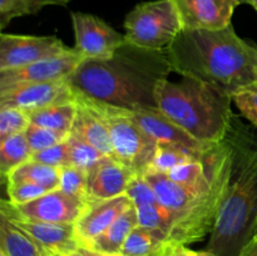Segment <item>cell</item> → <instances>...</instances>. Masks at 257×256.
Returning a JSON list of instances; mask_svg holds the SVG:
<instances>
[{"label": "cell", "mask_w": 257, "mask_h": 256, "mask_svg": "<svg viewBox=\"0 0 257 256\" xmlns=\"http://www.w3.org/2000/svg\"><path fill=\"white\" fill-rule=\"evenodd\" d=\"M166 50L130 42L105 60H83L69 83L78 93L128 110L158 109L157 88L172 73Z\"/></svg>", "instance_id": "1"}, {"label": "cell", "mask_w": 257, "mask_h": 256, "mask_svg": "<svg viewBox=\"0 0 257 256\" xmlns=\"http://www.w3.org/2000/svg\"><path fill=\"white\" fill-rule=\"evenodd\" d=\"M166 52L173 72L230 97L257 83V47L238 37L232 24L220 30L183 29Z\"/></svg>", "instance_id": "2"}, {"label": "cell", "mask_w": 257, "mask_h": 256, "mask_svg": "<svg viewBox=\"0 0 257 256\" xmlns=\"http://www.w3.org/2000/svg\"><path fill=\"white\" fill-rule=\"evenodd\" d=\"M231 172L206 250L241 256L257 237V128L233 113L227 131Z\"/></svg>", "instance_id": "3"}, {"label": "cell", "mask_w": 257, "mask_h": 256, "mask_svg": "<svg viewBox=\"0 0 257 256\" xmlns=\"http://www.w3.org/2000/svg\"><path fill=\"white\" fill-rule=\"evenodd\" d=\"M208 178L198 187H186L173 182L166 173L147 172L160 202L175 215V226L170 233L172 243L188 245L202 240L212 232L218 210L227 190L231 172V147L225 136L203 156Z\"/></svg>", "instance_id": "4"}, {"label": "cell", "mask_w": 257, "mask_h": 256, "mask_svg": "<svg viewBox=\"0 0 257 256\" xmlns=\"http://www.w3.org/2000/svg\"><path fill=\"white\" fill-rule=\"evenodd\" d=\"M156 98L158 110L200 142L216 145L227 135L232 97L216 88L182 77L180 82L161 83Z\"/></svg>", "instance_id": "5"}, {"label": "cell", "mask_w": 257, "mask_h": 256, "mask_svg": "<svg viewBox=\"0 0 257 256\" xmlns=\"http://www.w3.org/2000/svg\"><path fill=\"white\" fill-rule=\"evenodd\" d=\"M85 98L104 120L117 160L138 176L147 173L155 160L158 143L128 115L127 109L99 102L87 95Z\"/></svg>", "instance_id": "6"}, {"label": "cell", "mask_w": 257, "mask_h": 256, "mask_svg": "<svg viewBox=\"0 0 257 256\" xmlns=\"http://www.w3.org/2000/svg\"><path fill=\"white\" fill-rule=\"evenodd\" d=\"M125 39L140 48L167 50L183 30L173 0H153L137 4L124 19Z\"/></svg>", "instance_id": "7"}, {"label": "cell", "mask_w": 257, "mask_h": 256, "mask_svg": "<svg viewBox=\"0 0 257 256\" xmlns=\"http://www.w3.org/2000/svg\"><path fill=\"white\" fill-rule=\"evenodd\" d=\"M74 49L85 60H105L127 42L124 34L113 29L100 18L88 13H72Z\"/></svg>", "instance_id": "8"}, {"label": "cell", "mask_w": 257, "mask_h": 256, "mask_svg": "<svg viewBox=\"0 0 257 256\" xmlns=\"http://www.w3.org/2000/svg\"><path fill=\"white\" fill-rule=\"evenodd\" d=\"M90 202L64 192L60 188L49 191L30 202L14 205L3 198L0 206L9 208L25 218L52 223H72L74 225L85 212Z\"/></svg>", "instance_id": "9"}, {"label": "cell", "mask_w": 257, "mask_h": 256, "mask_svg": "<svg viewBox=\"0 0 257 256\" xmlns=\"http://www.w3.org/2000/svg\"><path fill=\"white\" fill-rule=\"evenodd\" d=\"M70 48L57 37L0 35V72L22 68L32 63L64 54Z\"/></svg>", "instance_id": "10"}, {"label": "cell", "mask_w": 257, "mask_h": 256, "mask_svg": "<svg viewBox=\"0 0 257 256\" xmlns=\"http://www.w3.org/2000/svg\"><path fill=\"white\" fill-rule=\"evenodd\" d=\"M74 99L75 92L69 79L0 88V107L19 108L27 113Z\"/></svg>", "instance_id": "11"}, {"label": "cell", "mask_w": 257, "mask_h": 256, "mask_svg": "<svg viewBox=\"0 0 257 256\" xmlns=\"http://www.w3.org/2000/svg\"><path fill=\"white\" fill-rule=\"evenodd\" d=\"M85 60L74 48L64 54L47 58L25 67L0 72V88L27 83H44L69 79L80 63Z\"/></svg>", "instance_id": "12"}, {"label": "cell", "mask_w": 257, "mask_h": 256, "mask_svg": "<svg viewBox=\"0 0 257 256\" xmlns=\"http://www.w3.org/2000/svg\"><path fill=\"white\" fill-rule=\"evenodd\" d=\"M0 215L5 216L10 222L24 231L45 252L65 256L82 245L77 237L74 225L72 223H52L30 220L17 215L4 206H0Z\"/></svg>", "instance_id": "13"}, {"label": "cell", "mask_w": 257, "mask_h": 256, "mask_svg": "<svg viewBox=\"0 0 257 256\" xmlns=\"http://www.w3.org/2000/svg\"><path fill=\"white\" fill-rule=\"evenodd\" d=\"M183 29L220 30L231 25L237 0H173Z\"/></svg>", "instance_id": "14"}, {"label": "cell", "mask_w": 257, "mask_h": 256, "mask_svg": "<svg viewBox=\"0 0 257 256\" xmlns=\"http://www.w3.org/2000/svg\"><path fill=\"white\" fill-rule=\"evenodd\" d=\"M127 113L158 145L182 147L198 155H205L213 146L193 138L158 109H127Z\"/></svg>", "instance_id": "15"}, {"label": "cell", "mask_w": 257, "mask_h": 256, "mask_svg": "<svg viewBox=\"0 0 257 256\" xmlns=\"http://www.w3.org/2000/svg\"><path fill=\"white\" fill-rule=\"evenodd\" d=\"M136 176L119 161L104 157L88 172V198L95 202L125 195Z\"/></svg>", "instance_id": "16"}, {"label": "cell", "mask_w": 257, "mask_h": 256, "mask_svg": "<svg viewBox=\"0 0 257 256\" xmlns=\"http://www.w3.org/2000/svg\"><path fill=\"white\" fill-rule=\"evenodd\" d=\"M132 206L135 205L127 195L90 202L85 212L74 223L78 240L82 245L88 246L94 238L102 235L118 216Z\"/></svg>", "instance_id": "17"}, {"label": "cell", "mask_w": 257, "mask_h": 256, "mask_svg": "<svg viewBox=\"0 0 257 256\" xmlns=\"http://www.w3.org/2000/svg\"><path fill=\"white\" fill-rule=\"evenodd\" d=\"M75 103H77V113L70 130V135L92 145L107 157L117 160L110 135L104 120L95 112L94 108L89 104L85 95H83L82 93L75 92Z\"/></svg>", "instance_id": "18"}, {"label": "cell", "mask_w": 257, "mask_h": 256, "mask_svg": "<svg viewBox=\"0 0 257 256\" xmlns=\"http://www.w3.org/2000/svg\"><path fill=\"white\" fill-rule=\"evenodd\" d=\"M137 226L138 213L135 206H132L118 216L117 220L88 246L107 255L119 256L125 240Z\"/></svg>", "instance_id": "19"}, {"label": "cell", "mask_w": 257, "mask_h": 256, "mask_svg": "<svg viewBox=\"0 0 257 256\" xmlns=\"http://www.w3.org/2000/svg\"><path fill=\"white\" fill-rule=\"evenodd\" d=\"M171 243L165 231L138 225L125 240L119 256H163Z\"/></svg>", "instance_id": "20"}, {"label": "cell", "mask_w": 257, "mask_h": 256, "mask_svg": "<svg viewBox=\"0 0 257 256\" xmlns=\"http://www.w3.org/2000/svg\"><path fill=\"white\" fill-rule=\"evenodd\" d=\"M0 252L4 256H44L47 253L3 215H0Z\"/></svg>", "instance_id": "21"}, {"label": "cell", "mask_w": 257, "mask_h": 256, "mask_svg": "<svg viewBox=\"0 0 257 256\" xmlns=\"http://www.w3.org/2000/svg\"><path fill=\"white\" fill-rule=\"evenodd\" d=\"M77 113L75 99L72 102L58 103L42 109L28 113L30 122L40 127L49 128L57 132L69 135Z\"/></svg>", "instance_id": "22"}, {"label": "cell", "mask_w": 257, "mask_h": 256, "mask_svg": "<svg viewBox=\"0 0 257 256\" xmlns=\"http://www.w3.org/2000/svg\"><path fill=\"white\" fill-rule=\"evenodd\" d=\"M33 151L24 133L14 135L0 142V172L3 181L23 163L32 160Z\"/></svg>", "instance_id": "23"}, {"label": "cell", "mask_w": 257, "mask_h": 256, "mask_svg": "<svg viewBox=\"0 0 257 256\" xmlns=\"http://www.w3.org/2000/svg\"><path fill=\"white\" fill-rule=\"evenodd\" d=\"M8 180H25L44 187L47 191H53L59 188L60 172L58 168L52 166L44 165V163L37 162L34 160H29L28 162L23 163L22 166L13 171ZM5 181V182H7Z\"/></svg>", "instance_id": "24"}, {"label": "cell", "mask_w": 257, "mask_h": 256, "mask_svg": "<svg viewBox=\"0 0 257 256\" xmlns=\"http://www.w3.org/2000/svg\"><path fill=\"white\" fill-rule=\"evenodd\" d=\"M70 0H0V29L13 19L39 13L45 7H67Z\"/></svg>", "instance_id": "25"}, {"label": "cell", "mask_w": 257, "mask_h": 256, "mask_svg": "<svg viewBox=\"0 0 257 256\" xmlns=\"http://www.w3.org/2000/svg\"><path fill=\"white\" fill-rule=\"evenodd\" d=\"M202 158L203 155H198V153L186 150V148L176 147V146L158 145L155 160H153L148 172L168 173L173 168L178 167V166L185 165V163L191 162V161L202 160Z\"/></svg>", "instance_id": "26"}, {"label": "cell", "mask_w": 257, "mask_h": 256, "mask_svg": "<svg viewBox=\"0 0 257 256\" xmlns=\"http://www.w3.org/2000/svg\"><path fill=\"white\" fill-rule=\"evenodd\" d=\"M136 210L138 213V225L151 228H160L170 236L175 226V215L168 208H166L160 202V200L157 202L137 206Z\"/></svg>", "instance_id": "27"}, {"label": "cell", "mask_w": 257, "mask_h": 256, "mask_svg": "<svg viewBox=\"0 0 257 256\" xmlns=\"http://www.w3.org/2000/svg\"><path fill=\"white\" fill-rule=\"evenodd\" d=\"M68 152H69V160L72 166L89 172L95 165L100 162L107 156L103 155L99 150L93 147L92 145L85 141L70 135L67 138Z\"/></svg>", "instance_id": "28"}, {"label": "cell", "mask_w": 257, "mask_h": 256, "mask_svg": "<svg viewBox=\"0 0 257 256\" xmlns=\"http://www.w3.org/2000/svg\"><path fill=\"white\" fill-rule=\"evenodd\" d=\"M166 175L178 185L186 186V187H198L207 181L208 168L205 158H202V160H195L178 166Z\"/></svg>", "instance_id": "29"}, {"label": "cell", "mask_w": 257, "mask_h": 256, "mask_svg": "<svg viewBox=\"0 0 257 256\" xmlns=\"http://www.w3.org/2000/svg\"><path fill=\"white\" fill-rule=\"evenodd\" d=\"M59 188L69 195L90 202L88 198V172L75 166H67L59 170Z\"/></svg>", "instance_id": "30"}, {"label": "cell", "mask_w": 257, "mask_h": 256, "mask_svg": "<svg viewBox=\"0 0 257 256\" xmlns=\"http://www.w3.org/2000/svg\"><path fill=\"white\" fill-rule=\"evenodd\" d=\"M27 112L14 107H0V142L8 137L24 133L30 124Z\"/></svg>", "instance_id": "31"}, {"label": "cell", "mask_w": 257, "mask_h": 256, "mask_svg": "<svg viewBox=\"0 0 257 256\" xmlns=\"http://www.w3.org/2000/svg\"><path fill=\"white\" fill-rule=\"evenodd\" d=\"M24 135L33 153L47 150V148L53 147V146L58 145L60 142H64L68 136H69L57 132V131L49 130V128L40 127V125L34 124V123H30Z\"/></svg>", "instance_id": "32"}, {"label": "cell", "mask_w": 257, "mask_h": 256, "mask_svg": "<svg viewBox=\"0 0 257 256\" xmlns=\"http://www.w3.org/2000/svg\"><path fill=\"white\" fill-rule=\"evenodd\" d=\"M7 192L8 200L14 205H22V203L30 202L35 198L40 197L44 193L49 192L44 187L30 181L25 180H8L7 181Z\"/></svg>", "instance_id": "33"}, {"label": "cell", "mask_w": 257, "mask_h": 256, "mask_svg": "<svg viewBox=\"0 0 257 256\" xmlns=\"http://www.w3.org/2000/svg\"><path fill=\"white\" fill-rule=\"evenodd\" d=\"M232 102L238 108L242 117L257 128V83L235 93Z\"/></svg>", "instance_id": "34"}, {"label": "cell", "mask_w": 257, "mask_h": 256, "mask_svg": "<svg viewBox=\"0 0 257 256\" xmlns=\"http://www.w3.org/2000/svg\"><path fill=\"white\" fill-rule=\"evenodd\" d=\"M32 160L44 163V165L52 166V167L58 168V170L67 167V166H72L69 160V152H68L67 140L64 142L53 146V147L47 148V150L33 153Z\"/></svg>", "instance_id": "35"}, {"label": "cell", "mask_w": 257, "mask_h": 256, "mask_svg": "<svg viewBox=\"0 0 257 256\" xmlns=\"http://www.w3.org/2000/svg\"><path fill=\"white\" fill-rule=\"evenodd\" d=\"M125 195L132 200L133 205L136 207L158 201L155 190L151 186V183L146 180L145 176H136L132 182H131Z\"/></svg>", "instance_id": "36"}, {"label": "cell", "mask_w": 257, "mask_h": 256, "mask_svg": "<svg viewBox=\"0 0 257 256\" xmlns=\"http://www.w3.org/2000/svg\"><path fill=\"white\" fill-rule=\"evenodd\" d=\"M163 256H196V251H192L186 245L180 243H171L165 251Z\"/></svg>", "instance_id": "37"}, {"label": "cell", "mask_w": 257, "mask_h": 256, "mask_svg": "<svg viewBox=\"0 0 257 256\" xmlns=\"http://www.w3.org/2000/svg\"><path fill=\"white\" fill-rule=\"evenodd\" d=\"M65 256H110L107 253H103L100 251L94 250V248L89 247V246L80 245L79 247H77L75 250H73L72 252H69Z\"/></svg>", "instance_id": "38"}, {"label": "cell", "mask_w": 257, "mask_h": 256, "mask_svg": "<svg viewBox=\"0 0 257 256\" xmlns=\"http://www.w3.org/2000/svg\"><path fill=\"white\" fill-rule=\"evenodd\" d=\"M241 256H257V237L246 247Z\"/></svg>", "instance_id": "39"}, {"label": "cell", "mask_w": 257, "mask_h": 256, "mask_svg": "<svg viewBox=\"0 0 257 256\" xmlns=\"http://www.w3.org/2000/svg\"><path fill=\"white\" fill-rule=\"evenodd\" d=\"M196 256H215L213 253H211L210 251H196Z\"/></svg>", "instance_id": "40"}, {"label": "cell", "mask_w": 257, "mask_h": 256, "mask_svg": "<svg viewBox=\"0 0 257 256\" xmlns=\"http://www.w3.org/2000/svg\"><path fill=\"white\" fill-rule=\"evenodd\" d=\"M246 4H250L257 12V0H246Z\"/></svg>", "instance_id": "41"}, {"label": "cell", "mask_w": 257, "mask_h": 256, "mask_svg": "<svg viewBox=\"0 0 257 256\" xmlns=\"http://www.w3.org/2000/svg\"><path fill=\"white\" fill-rule=\"evenodd\" d=\"M44 256H60V255H55V253H49V252H47Z\"/></svg>", "instance_id": "42"}, {"label": "cell", "mask_w": 257, "mask_h": 256, "mask_svg": "<svg viewBox=\"0 0 257 256\" xmlns=\"http://www.w3.org/2000/svg\"><path fill=\"white\" fill-rule=\"evenodd\" d=\"M238 3H240V5L241 4H246V0H237Z\"/></svg>", "instance_id": "43"}, {"label": "cell", "mask_w": 257, "mask_h": 256, "mask_svg": "<svg viewBox=\"0 0 257 256\" xmlns=\"http://www.w3.org/2000/svg\"><path fill=\"white\" fill-rule=\"evenodd\" d=\"M0 256H4V255H3V253H2V252H0Z\"/></svg>", "instance_id": "44"}]
</instances>
